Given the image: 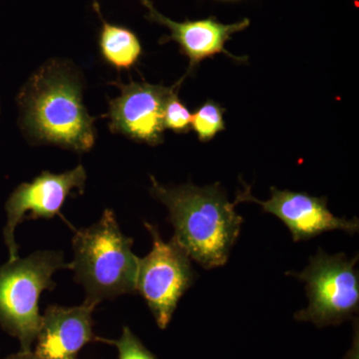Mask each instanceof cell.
Here are the masks:
<instances>
[{"mask_svg":"<svg viewBox=\"0 0 359 359\" xmlns=\"http://www.w3.org/2000/svg\"><path fill=\"white\" fill-rule=\"evenodd\" d=\"M69 269L62 252L37 250L0 264V327L20 341L21 351H32L41 323L40 295L53 290V275Z\"/></svg>","mask_w":359,"mask_h":359,"instance_id":"obj_4","label":"cell"},{"mask_svg":"<svg viewBox=\"0 0 359 359\" xmlns=\"http://www.w3.org/2000/svg\"><path fill=\"white\" fill-rule=\"evenodd\" d=\"M94 7L102 20L99 45L103 58L116 69H130L142 54L138 37L128 28L110 25L104 20L98 4H94Z\"/></svg>","mask_w":359,"mask_h":359,"instance_id":"obj_12","label":"cell"},{"mask_svg":"<svg viewBox=\"0 0 359 359\" xmlns=\"http://www.w3.org/2000/svg\"><path fill=\"white\" fill-rule=\"evenodd\" d=\"M250 202L261 205L264 212L273 214L289 228L294 242L309 241L327 231L339 230L355 235L359 230L358 218H337L327 208L325 197H314L306 193L271 188V198L259 201L250 193V187L243 183L238 191L236 204Z\"/></svg>","mask_w":359,"mask_h":359,"instance_id":"obj_9","label":"cell"},{"mask_svg":"<svg viewBox=\"0 0 359 359\" xmlns=\"http://www.w3.org/2000/svg\"><path fill=\"white\" fill-rule=\"evenodd\" d=\"M96 306L86 301L77 306H47L32 349L35 358L79 359L86 344L100 339L93 330Z\"/></svg>","mask_w":359,"mask_h":359,"instance_id":"obj_11","label":"cell"},{"mask_svg":"<svg viewBox=\"0 0 359 359\" xmlns=\"http://www.w3.org/2000/svg\"><path fill=\"white\" fill-rule=\"evenodd\" d=\"M151 195L169 211L174 240L204 269L223 266L237 243L244 219L219 183L162 185L151 176Z\"/></svg>","mask_w":359,"mask_h":359,"instance_id":"obj_1","label":"cell"},{"mask_svg":"<svg viewBox=\"0 0 359 359\" xmlns=\"http://www.w3.org/2000/svg\"><path fill=\"white\" fill-rule=\"evenodd\" d=\"M181 80L166 87L147 82H114L121 94L110 101L108 117L112 133L157 146L164 141V110L168 98L180 88Z\"/></svg>","mask_w":359,"mask_h":359,"instance_id":"obj_8","label":"cell"},{"mask_svg":"<svg viewBox=\"0 0 359 359\" xmlns=\"http://www.w3.org/2000/svg\"><path fill=\"white\" fill-rule=\"evenodd\" d=\"M99 341L116 346L118 359H157L128 327H123L119 339L113 340L100 337Z\"/></svg>","mask_w":359,"mask_h":359,"instance_id":"obj_15","label":"cell"},{"mask_svg":"<svg viewBox=\"0 0 359 359\" xmlns=\"http://www.w3.org/2000/svg\"><path fill=\"white\" fill-rule=\"evenodd\" d=\"M4 359H36L33 355L32 351H18V353L11 354Z\"/></svg>","mask_w":359,"mask_h":359,"instance_id":"obj_16","label":"cell"},{"mask_svg":"<svg viewBox=\"0 0 359 359\" xmlns=\"http://www.w3.org/2000/svg\"><path fill=\"white\" fill-rule=\"evenodd\" d=\"M178 90L170 95L165 105L164 126L175 133H188L192 129V113L179 98Z\"/></svg>","mask_w":359,"mask_h":359,"instance_id":"obj_14","label":"cell"},{"mask_svg":"<svg viewBox=\"0 0 359 359\" xmlns=\"http://www.w3.org/2000/svg\"><path fill=\"white\" fill-rule=\"evenodd\" d=\"M133 243L108 209L97 223L75 230L69 269L84 287L85 301L98 306L104 299L136 292L139 257L132 250Z\"/></svg>","mask_w":359,"mask_h":359,"instance_id":"obj_3","label":"cell"},{"mask_svg":"<svg viewBox=\"0 0 359 359\" xmlns=\"http://www.w3.org/2000/svg\"><path fill=\"white\" fill-rule=\"evenodd\" d=\"M152 237V250L139 259L136 292L145 299L161 330L173 318L181 297L195 283V271L188 252L172 238L165 242L158 226L144 223Z\"/></svg>","mask_w":359,"mask_h":359,"instance_id":"obj_6","label":"cell"},{"mask_svg":"<svg viewBox=\"0 0 359 359\" xmlns=\"http://www.w3.org/2000/svg\"><path fill=\"white\" fill-rule=\"evenodd\" d=\"M20 125L36 143L74 152H88L95 144L94 118L82 101L79 79L66 65L47 63L18 97Z\"/></svg>","mask_w":359,"mask_h":359,"instance_id":"obj_2","label":"cell"},{"mask_svg":"<svg viewBox=\"0 0 359 359\" xmlns=\"http://www.w3.org/2000/svg\"><path fill=\"white\" fill-rule=\"evenodd\" d=\"M358 262V255L348 259L342 252L328 255L318 249L304 271H287L285 275L306 283L309 299L308 308L297 311L295 320L325 327L353 318L359 309Z\"/></svg>","mask_w":359,"mask_h":359,"instance_id":"obj_5","label":"cell"},{"mask_svg":"<svg viewBox=\"0 0 359 359\" xmlns=\"http://www.w3.org/2000/svg\"><path fill=\"white\" fill-rule=\"evenodd\" d=\"M86 170L82 165L61 174L42 172L30 183H22L14 189L6 203V223L4 240L8 250L9 261L18 259V245L14 231L26 219H50L60 216L63 205L75 192H84Z\"/></svg>","mask_w":359,"mask_h":359,"instance_id":"obj_7","label":"cell"},{"mask_svg":"<svg viewBox=\"0 0 359 359\" xmlns=\"http://www.w3.org/2000/svg\"><path fill=\"white\" fill-rule=\"evenodd\" d=\"M226 109L212 100H208L192 114V129L203 143L212 140L226 129L224 113Z\"/></svg>","mask_w":359,"mask_h":359,"instance_id":"obj_13","label":"cell"},{"mask_svg":"<svg viewBox=\"0 0 359 359\" xmlns=\"http://www.w3.org/2000/svg\"><path fill=\"white\" fill-rule=\"evenodd\" d=\"M142 4L147 9V20L151 22L165 26L170 30V35L162 37L160 44L175 41L179 44L182 53L189 59L187 75L191 74L201 61L214 57L219 53L233 59L238 62H245L247 56H235L226 49V43L235 33L247 29L250 25L249 18H244L231 25H224L216 18H205L201 20H187L177 22L163 15L151 0H142Z\"/></svg>","mask_w":359,"mask_h":359,"instance_id":"obj_10","label":"cell"}]
</instances>
